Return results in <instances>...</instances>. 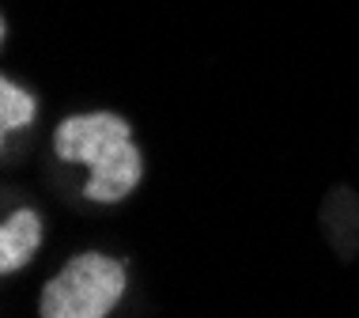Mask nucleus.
<instances>
[{
  "label": "nucleus",
  "mask_w": 359,
  "mask_h": 318,
  "mask_svg": "<svg viewBox=\"0 0 359 318\" xmlns=\"http://www.w3.org/2000/svg\"><path fill=\"white\" fill-rule=\"evenodd\" d=\"M125 292V265L106 254H76L46 284L42 318H106Z\"/></svg>",
  "instance_id": "f03ea898"
},
{
  "label": "nucleus",
  "mask_w": 359,
  "mask_h": 318,
  "mask_svg": "<svg viewBox=\"0 0 359 318\" xmlns=\"http://www.w3.org/2000/svg\"><path fill=\"white\" fill-rule=\"evenodd\" d=\"M42 246V220L31 208H19L4 220L0 227V273H15L34 258V250Z\"/></svg>",
  "instance_id": "7ed1b4c3"
},
{
  "label": "nucleus",
  "mask_w": 359,
  "mask_h": 318,
  "mask_svg": "<svg viewBox=\"0 0 359 318\" xmlns=\"http://www.w3.org/2000/svg\"><path fill=\"white\" fill-rule=\"evenodd\" d=\"M53 152L65 163L91 167V178L83 186L87 201H121L144 178V159L133 144V129L114 110L65 118L53 133Z\"/></svg>",
  "instance_id": "f257e3e1"
},
{
  "label": "nucleus",
  "mask_w": 359,
  "mask_h": 318,
  "mask_svg": "<svg viewBox=\"0 0 359 318\" xmlns=\"http://www.w3.org/2000/svg\"><path fill=\"white\" fill-rule=\"evenodd\" d=\"M34 121V99L19 88L15 80H0V129L12 133V129H23V125Z\"/></svg>",
  "instance_id": "20e7f679"
}]
</instances>
